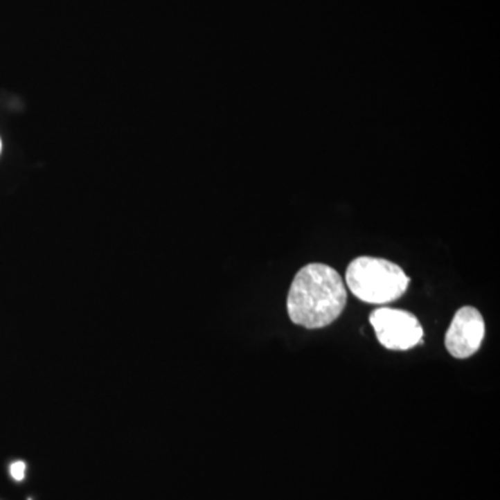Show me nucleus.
<instances>
[{"instance_id":"obj_1","label":"nucleus","mask_w":500,"mask_h":500,"mask_svg":"<svg viewBox=\"0 0 500 500\" xmlns=\"http://www.w3.org/2000/svg\"><path fill=\"white\" fill-rule=\"evenodd\" d=\"M348 289L343 278L331 266L310 263L292 280L287 309L296 325L319 330L332 324L343 312Z\"/></svg>"},{"instance_id":"obj_2","label":"nucleus","mask_w":500,"mask_h":500,"mask_svg":"<svg viewBox=\"0 0 500 500\" xmlns=\"http://www.w3.org/2000/svg\"><path fill=\"white\" fill-rule=\"evenodd\" d=\"M345 283L350 292L361 302L385 305L398 301L406 294L410 278L393 262L360 256L348 266Z\"/></svg>"},{"instance_id":"obj_3","label":"nucleus","mask_w":500,"mask_h":500,"mask_svg":"<svg viewBox=\"0 0 500 500\" xmlns=\"http://www.w3.org/2000/svg\"><path fill=\"white\" fill-rule=\"evenodd\" d=\"M370 323L380 343L389 350H409L422 342V327L409 312L381 307L370 314Z\"/></svg>"},{"instance_id":"obj_4","label":"nucleus","mask_w":500,"mask_h":500,"mask_svg":"<svg viewBox=\"0 0 500 500\" xmlns=\"http://www.w3.org/2000/svg\"><path fill=\"white\" fill-rule=\"evenodd\" d=\"M485 337V321L482 314L471 306L458 309L445 337V346L450 356L467 359L475 355Z\"/></svg>"},{"instance_id":"obj_5","label":"nucleus","mask_w":500,"mask_h":500,"mask_svg":"<svg viewBox=\"0 0 500 500\" xmlns=\"http://www.w3.org/2000/svg\"><path fill=\"white\" fill-rule=\"evenodd\" d=\"M24 474H26V464L23 461H17L12 465V475L15 479L21 481L24 478Z\"/></svg>"},{"instance_id":"obj_6","label":"nucleus","mask_w":500,"mask_h":500,"mask_svg":"<svg viewBox=\"0 0 500 500\" xmlns=\"http://www.w3.org/2000/svg\"><path fill=\"white\" fill-rule=\"evenodd\" d=\"M0 152H2V141H0Z\"/></svg>"}]
</instances>
